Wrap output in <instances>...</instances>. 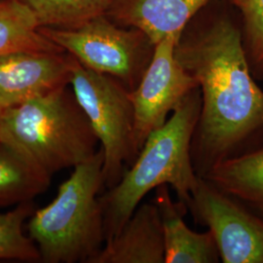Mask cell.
<instances>
[{"label": "cell", "mask_w": 263, "mask_h": 263, "mask_svg": "<svg viewBox=\"0 0 263 263\" xmlns=\"http://www.w3.org/2000/svg\"><path fill=\"white\" fill-rule=\"evenodd\" d=\"M92 263H165L164 232L157 206L151 202L137 208Z\"/></svg>", "instance_id": "obj_11"}, {"label": "cell", "mask_w": 263, "mask_h": 263, "mask_svg": "<svg viewBox=\"0 0 263 263\" xmlns=\"http://www.w3.org/2000/svg\"><path fill=\"white\" fill-rule=\"evenodd\" d=\"M213 233L223 263H263V217L200 178L185 204Z\"/></svg>", "instance_id": "obj_7"}, {"label": "cell", "mask_w": 263, "mask_h": 263, "mask_svg": "<svg viewBox=\"0 0 263 263\" xmlns=\"http://www.w3.org/2000/svg\"><path fill=\"white\" fill-rule=\"evenodd\" d=\"M104 152L73 168L46 207L28 218L29 237L41 262L92 263L105 244L100 195L104 189Z\"/></svg>", "instance_id": "obj_3"}, {"label": "cell", "mask_w": 263, "mask_h": 263, "mask_svg": "<svg viewBox=\"0 0 263 263\" xmlns=\"http://www.w3.org/2000/svg\"><path fill=\"white\" fill-rule=\"evenodd\" d=\"M73 57L20 51L0 56V107L9 108L69 86Z\"/></svg>", "instance_id": "obj_9"}, {"label": "cell", "mask_w": 263, "mask_h": 263, "mask_svg": "<svg viewBox=\"0 0 263 263\" xmlns=\"http://www.w3.org/2000/svg\"><path fill=\"white\" fill-rule=\"evenodd\" d=\"M41 28H74L106 14L112 0H22Z\"/></svg>", "instance_id": "obj_16"}, {"label": "cell", "mask_w": 263, "mask_h": 263, "mask_svg": "<svg viewBox=\"0 0 263 263\" xmlns=\"http://www.w3.org/2000/svg\"><path fill=\"white\" fill-rule=\"evenodd\" d=\"M241 17L243 45L255 80L263 81V0H226Z\"/></svg>", "instance_id": "obj_18"}, {"label": "cell", "mask_w": 263, "mask_h": 263, "mask_svg": "<svg viewBox=\"0 0 263 263\" xmlns=\"http://www.w3.org/2000/svg\"><path fill=\"white\" fill-rule=\"evenodd\" d=\"M51 176L12 142L0 139V208L31 202L47 190Z\"/></svg>", "instance_id": "obj_14"}, {"label": "cell", "mask_w": 263, "mask_h": 263, "mask_svg": "<svg viewBox=\"0 0 263 263\" xmlns=\"http://www.w3.org/2000/svg\"><path fill=\"white\" fill-rule=\"evenodd\" d=\"M3 109L0 107V139L3 140Z\"/></svg>", "instance_id": "obj_19"}, {"label": "cell", "mask_w": 263, "mask_h": 263, "mask_svg": "<svg viewBox=\"0 0 263 263\" xmlns=\"http://www.w3.org/2000/svg\"><path fill=\"white\" fill-rule=\"evenodd\" d=\"M0 1H3V0H0Z\"/></svg>", "instance_id": "obj_20"}, {"label": "cell", "mask_w": 263, "mask_h": 263, "mask_svg": "<svg viewBox=\"0 0 263 263\" xmlns=\"http://www.w3.org/2000/svg\"><path fill=\"white\" fill-rule=\"evenodd\" d=\"M198 87L175 109L172 117L151 133L138 157L113 187L100 195L105 242L117 235L151 190L163 184L173 188L186 204L200 177L193 167L191 141L201 111Z\"/></svg>", "instance_id": "obj_2"}, {"label": "cell", "mask_w": 263, "mask_h": 263, "mask_svg": "<svg viewBox=\"0 0 263 263\" xmlns=\"http://www.w3.org/2000/svg\"><path fill=\"white\" fill-rule=\"evenodd\" d=\"M179 38V35H168L155 45L151 64L141 82L129 93L135 111V137L139 151L151 133L167 122L169 113L175 111L199 87L176 57Z\"/></svg>", "instance_id": "obj_8"}, {"label": "cell", "mask_w": 263, "mask_h": 263, "mask_svg": "<svg viewBox=\"0 0 263 263\" xmlns=\"http://www.w3.org/2000/svg\"><path fill=\"white\" fill-rule=\"evenodd\" d=\"M69 87L100 141L104 152V189H109L118 183L140 153L130 91L111 76L82 66L76 58Z\"/></svg>", "instance_id": "obj_5"}, {"label": "cell", "mask_w": 263, "mask_h": 263, "mask_svg": "<svg viewBox=\"0 0 263 263\" xmlns=\"http://www.w3.org/2000/svg\"><path fill=\"white\" fill-rule=\"evenodd\" d=\"M40 30L82 66L117 79L130 92L141 82L155 49L142 31L118 26L106 15L77 28Z\"/></svg>", "instance_id": "obj_6"}, {"label": "cell", "mask_w": 263, "mask_h": 263, "mask_svg": "<svg viewBox=\"0 0 263 263\" xmlns=\"http://www.w3.org/2000/svg\"><path fill=\"white\" fill-rule=\"evenodd\" d=\"M68 87L3 109V140L51 177L74 168L100 149L91 123Z\"/></svg>", "instance_id": "obj_4"}, {"label": "cell", "mask_w": 263, "mask_h": 263, "mask_svg": "<svg viewBox=\"0 0 263 263\" xmlns=\"http://www.w3.org/2000/svg\"><path fill=\"white\" fill-rule=\"evenodd\" d=\"M40 28L34 13L22 0L0 1V56L20 51L65 52Z\"/></svg>", "instance_id": "obj_15"}, {"label": "cell", "mask_w": 263, "mask_h": 263, "mask_svg": "<svg viewBox=\"0 0 263 263\" xmlns=\"http://www.w3.org/2000/svg\"><path fill=\"white\" fill-rule=\"evenodd\" d=\"M213 0H112L106 16L124 28H137L156 45L168 35L181 36Z\"/></svg>", "instance_id": "obj_10"}, {"label": "cell", "mask_w": 263, "mask_h": 263, "mask_svg": "<svg viewBox=\"0 0 263 263\" xmlns=\"http://www.w3.org/2000/svg\"><path fill=\"white\" fill-rule=\"evenodd\" d=\"M169 188L168 184L156 188L152 200L162 219L165 263L221 262L213 233L209 229L199 233L186 226L184 216L188 213L187 207L184 203L172 199Z\"/></svg>", "instance_id": "obj_12"}, {"label": "cell", "mask_w": 263, "mask_h": 263, "mask_svg": "<svg viewBox=\"0 0 263 263\" xmlns=\"http://www.w3.org/2000/svg\"><path fill=\"white\" fill-rule=\"evenodd\" d=\"M203 179L263 217V143L221 162Z\"/></svg>", "instance_id": "obj_13"}, {"label": "cell", "mask_w": 263, "mask_h": 263, "mask_svg": "<svg viewBox=\"0 0 263 263\" xmlns=\"http://www.w3.org/2000/svg\"><path fill=\"white\" fill-rule=\"evenodd\" d=\"M176 57L201 91L191 158L204 178L221 162L262 144L263 90L251 71L241 26L227 15L185 28Z\"/></svg>", "instance_id": "obj_1"}, {"label": "cell", "mask_w": 263, "mask_h": 263, "mask_svg": "<svg viewBox=\"0 0 263 263\" xmlns=\"http://www.w3.org/2000/svg\"><path fill=\"white\" fill-rule=\"evenodd\" d=\"M33 213L32 201L0 213V260L41 262L37 246L24 232V224Z\"/></svg>", "instance_id": "obj_17"}]
</instances>
